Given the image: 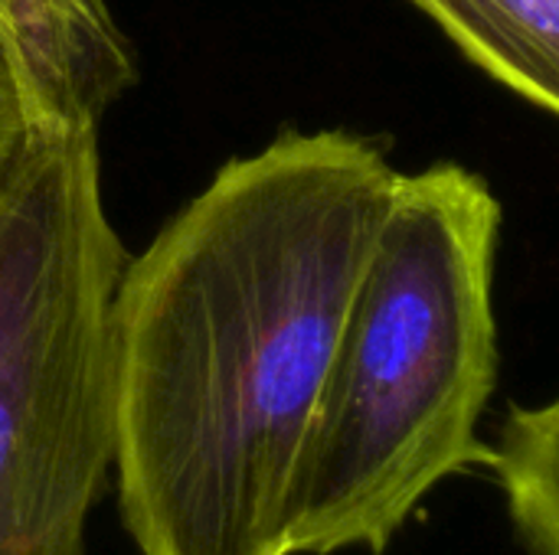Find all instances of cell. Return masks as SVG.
Here are the masks:
<instances>
[{"label": "cell", "instance_id": "cell-4", "mask_svg": "<svg viewBox=\"0 0 559 555\" xmlns=\"http://www.w3.org/2000/svg\"><path fill=\"white\" fill-rule=\"evenodd\" d=\"M478 69L559 118V0H409Z\"/></svg>", "mask_w": 559, "mask_h": 555}, {"label": "cell", "instance_id": "cell-6", "mask_svg": "<svg viewBox=\"0 0 559 555\" xmlns=\"http://www.w3.org/2000/svg\"><path fill=\"white\" fill-rule=\"evenodd\" d=\"M26 108H23V98H20V88H16V79H13V69L0 49V180L7 177L10 164L16 160L23 141H26Z\"/></svg>", "mask_w": 559, "mask_h": 555}, {"label": "cell", "instance_id": "cell-5", "mask_svg": "<svg viewBox=\"0 0 559 555\" xmlns=\"http://www.w3.org/2000/svg\"><path fill=\"white\" fill-rule=\"evenodd\" d=\"M488 471L524 546L534 555H559V396L504 419Z\"/></svg>", "mask_w": 559, "mask_h": 555}, {"label": "cell", "instance_id": "cell-2", "mask_svg": "<svg viewBox=\"0 0 559 555\" xmlns=\"http://www.w3.org/2000/svg\"><path fill=\"white\" fill-rule=\"evenodd\" d=\"M501 203L468 167L400 173L314 419L295 555H380L452 478L488 468Z\"/></svg>", "mask_w": 559, "mask_h": 555}, {"label": "cell", "instance_id": "cell-1", "mask_svg": "<svg viewBox=\"0 0 559 555\" xmlns=\"http://www.w3.org/2000/svg\"><path fill=\"white\" fill-rule=\"evenodd\" d=\"M400 173L350 131L229 160L115 291V481L138 555H295L301 471Z\"/></svg>", "mask_w": 559, "mask_h": 555}, {"label": "cell", "instance_id": "cell-3", "mask_svg": "<svg viewBox=\"0 0 559 555\" xmlns=\"http://www.w3.org/2000/svg\"><path fill=\"white\" fill-rule=\"evenodd\" d=\"M98 124H33L0 180V555H85L115 471V291Z\"/></svg>", "mask_w": 559, "mask_h": 555}]
</instances>
